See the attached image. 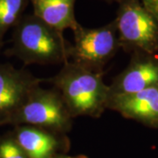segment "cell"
Returning <instances> with one entry per match:
<instances>
[{
  "mask_svg": "<svg viewBox=\"0 0 158 158\" xmlns=\"http://www.w3.org/2000/svg\"><path fill=\"white\" fill-rule=\"evenodd\" d=\"M29 3V0H0V49L6 34L25 15Z\"/></svg>",
  "mask_w": 158,
  "mask_h": 158,
  "instance_id": "8fae6325",
  "label": "cell"
},
{
  "mask_svg": "<svg viewBox=\"0 0 158 158\" xmlns=\"http://www.w3.org/2000/svg\"><path fill=\"white\" fill-rule=\"evenodd\" d=\"M155 86H158V57L135 53L127 67L109 85L110 96L132 94Z\"/></svg>",
  "mask_w": 158,
  "mask_h": 158,
  "instance_id": "52a82bcc",
  "label": "cell"
},
{
  "mask_svg": "<svg viewBox=\"0 0 158 158\" xmlns=\"http://www.w3.org/2000/svg\"><path fill=\"white\" fill-rule=\"evenodd\" d=\"M50 82L62 95L73 118L89 116L98 118L107 109L110 87L103 72H97L73 62L64 63Z\"/></svg>",
  "mask_w": 158,
  "mask_h": 158,
  "instance_id": "7a4b0ae2",
  "label": "cell"
},
{
  "mask_svg": "<svg viewBox=\"0 0 158 158\" xmlns=\"http://www.w3.org/2000/svg\"><path fill=\"white\" fill-rule=\"evenodd\" d=\"M43 81L26 69L0 63V126L11 125L30 92Z\"/></svg>",
  "mask_w": 158,
  "mask_h": 158,
  "instance_id": "8992f818",
  "label": "cell"
},
{
  "mask_svg": "<svg viewBox=\"0 0 158 158\" xmlns=\"http://www.w3.org/2000/svg\"><path fill=\"white\" fill-rule=\"evenodd\" d=\"M71 43L63 33L53 28L34 14L24 15L12 28L7 56L29 64H64L69 61Z\"/></svg>",
  "mask_w": 158,
  "mask_h": 158,
  "instance_id": "6da1fadb",
  "label": "cell"
},
{
  "mask_svg": "<svg viewBox=\"0 0 158 158\" xmlns=\"http://www.w3.org/2000/svg\"><path fill=\"white\" fill-rule=\"evenodd\" d=\"M103 1H106V2H107V3H113V2H117L118 0H103Z\"/></svg>",
  "mask_w": 158,
  "mask_h": 158,
  "instance_id": "9a60e30c",
  "label": "cell"
},
{
  "mask_svg": "<svg viewBox=\"0 0 158 158\" xmlns=\"http://www.w3.org/2000/svg\"><path fill=\"white\" fill-rule=\"evenodd\" d=\"M73 118L61 93L55 87L45 89L38 85L30 92L11 125H30L65 135L71 129Z\"/></svg>",
  "mask_w": 158,
  "mask_h": 158,
  "instance_id": "277c9868",
  "label": "cell"
},
{
  "mask_svg": "<svg viewBox=\"0 0 158 158\" xmlns=\"http://www.w3.org/2000/svg\"><path fill=\"white\" fill-rule=\"evenodd\" d=\"M117 2V16L113 21L120 48L133 54H157V20L140 0H118Z\"/></svg>",
  "mask_w": 158,
  "mask_h": 158,
  "instance_id": "3957f363",
  "label": "cell"
},
{
  "mask_svg": "<svg viewBox=\"0 0 158 158\" xmlns=\"http://www.w3.org/2000/svg\"><path fill=\"white\" fill-rule=\"evenodd\" d=\"M107 109L151 127H158V86L139 92L110 96Z\"/></svg>",
  "mask_w": 158,
  "mask_h": 158,
  "instance_id": "ba28073f",
  "label": "cell"
},
{
  "mask_svg": "<svg viewBox=\"0 0 158 158\" xmlns=\"http://www.w3.org/2000/svg\"><path fill=\"white\" fill-rule=\"evenodd\" d=\"M53 158H87L85 156H69L66 155H59L57 154L56 156H55Z\"/></svg>",
  "mask_w": 158,
  "mask_h": 158,
  "instance_id": "5bb4252c",
  "label": "cell"
},
{
  "mask_svg": "<svg viewBox=\"0 0 158 158\" xmlns=\"http://www.w3.org/2000/svg\"><path fill=\"white\" fill-rule=\"evenodd\" d=\"M34 8V15L53 28L63 33L77 26L75 15L77 0H29Z\"/></svg>",
  "mask_w": 158,
  "mask_h": 158,
  "instance_id": "30bf717a",
  "label": "cell"
},
{
  "mask_svg": "<svg viewBox=\"0 0 158 158\" xmlns=\"http://www.w3.org/2000/svg\"><path fill=\"white\" fill-rule=\"evenodd\" d=\"M0 158H27L11 133L0 136Z\"/></svg>",
  "mask_w": 158,
  "mask_h": 158,
  "instance_id": "7c38bea8",
  "label": "cell"
},
{
  "mask_svg": "<svg viewBox=\"0 0 158 158\" xmlns=\"http://www.w3.org/2000/svg\"><path fill=\"white\" fill-rule=\"evenodd\" d=\"M140 1L158 22V0H140Z\"/></svg>",
  "mask_w": 158,
  "mask_h": 158,
  "instance_id": "4fadbf2b",
  "label": "cell"
},
{
  "mask_svg": "<svg viewBox=\"0 0 158 158\" xmlns=\"http://www.w3.org/2000/svg\"><path fill=\"white\" fill-rule=\"evenodd\" d=\"M11 135L27 158H53L63 145V135L30 125L15 126Z\"/></svg>",
  "mask_w": 158,
  "mask_h": 158,
  "instance_id": "9c48e42d",
  "label": "cell"
},
{
  "mask_svg": "<svg viewBox=\"0 0 158 158\" xmlns=\"http://www.w3.org/2000/svg\"><path fill=\"white\" fill-rule=\"evenodd\" d=\"M72 32L74 43L69 59L97 72H102L105 65L120 48L114 21L96 28L85 27L78 23Z\"/></svg>",
  "mask_w": 158,
  "mask_h": 158,
  "instance_id": "5b68a950",
  "label": "cell"
}]
</instances>
